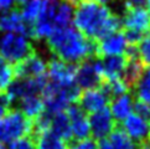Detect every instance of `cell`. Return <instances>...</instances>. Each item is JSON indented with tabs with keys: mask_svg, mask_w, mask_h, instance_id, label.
I'll use <instances>...</instances> for the list:
<instances>
[{
	"mask_svg": "<svg viewBox=\"0 0 150 149\" xmlns=\"http://www.w3.org/2000/svg\"><path fill=\"white\" fill-rule=\"evenodd\" d=\"M63 1H66V3H68V4H71L72 6H73V5H78L81 1H83V0H63Z\"/></svg>",
	"mask_w": 150,
	"mask_h": 149,
	"instance_id": "37",
	"label": "cell"
},
{
	"mask_svg": "<svg viewBox=\"0 0 150 149\" xmlns=\"http://www.w3.org/2000/svg\"><path fill=\"white\" fill-rule=\"evenodd\" d=\"M127 57L122 56H109L103 57L100 60L102 63V72H103V81L104 79H114L123 78L125 66H127Z\"/></svg>",
	"mask_w": 150,
	"mask_h": 149,
	"instance_id": "18",
	"label": "cell"
},
{
	"mask_svg": "<svg viewBox=\"0 0 150 149\" xmlns=\"http://www.w3.org/2000/svg\"><path fill=\"white\" fill-rule=\"evenodd\" d=\"M0 31L1 33L21 34L26 37L31 36V25L26 24L20 14V10L13 9L0 15Z\"/></svg>",
	"mask_w": 150,
	"mask_h": 149,
	"instance_id": "16",
	"label": "cell"
},
{
	"mask_svg": "<svg viewBox=\"0 0 150 149\" xmlns=\"http://www.w3.org/2000/svg\"><path fill=\"white\" fill-rule=\"evenodd\" d=\"M14 78L15 76H14L13 66L0 56V94H3L6 91V88L13 82Z\"/></svg>",
	"mask_w": 150,
	"mask_h": 149,
	"instance_id": "28",
	"label": "cell"
},
{
	"mask_svg": "<svg viewBox=\"0 0 150 149\" xmlns=\"http://www.w3.org/2000/svg\"><path fill=\"white\" fill-rule=\"evenodd\" d=\"M97 149H114V148H113V145L110 144L108 138H104V139H99L98 140Z\"/></svg>",
	"mask_w": 150,
	"mask_h": 149,
	"instance_id": "34",
	"label": "cell"
},
{
	"mask_svg": "<svg viewBox=\"0 0 150 149\" xmlns=\"http://www.w3.org/2000/svg\"><path fill=\"white\" fill-rule=\"evenodd\" d=\"M108 139L114 149H137V145L122 128H115L108 136Z\"/></svg>",
	"mask_w": 150,
	"mask_h": 149,
	"instance_id": "27",
	"label": "cell"
},
{
	"mask_svg": "<svg viewBox=\"0 0 150 149\" xmlns=\"http://www.w3.org/2000/svg\"><path fill=\"white\" fill-rule=\"evenodd\" d=\"M86 1H91V3H96V4H102V5H105V3H108L109 0H86Z\"/></svg>",
	"mask_w": 150,
	"mask_h": 149,
	"instance_id": "36",
	"label": "cell"
},
{
	"mask_svg": "<svg viewBox=\"0 0 150 149\" xmlns=\"http://www.w3.org/2000/svg\"><path fill=\"white\" fill-rule=\"evenodd\" d=\"M9 108H10V106L8 103L6 98L4 97V94H0V118L9 111Z\"/></svg>",
	"mask_w": 150,
	"mask_h": 149,
	"instance_id": "33",
	"label": "cell"
},
{
	"mask_svg": "<svg viewBox=\"0 0 150 149\" xmlns=\"http://www.w3.org/2000/svg\"><path fill=\"white\" fill-rule=\"evenodd\" d=\"M33 132V121L24 116L19 109H9L0 118V143L9 144L21 137L30 136Z\"/></svg>",
	"mask_w": 150,
	"mask_h": 149,
	"instance_id": "4",
	"label": "cell"
},
{
	"mask_svg": "<svg viewBox=\"0 0 150 149\" xmlns=\"http://www.w3.org/2000/svg\"><path fill=\"white\" fill-rule=\"evenodd\" d=\"M73 28L92 41H97L122 29V20L105 5L81 1L73 11Z\"/></svg>",
	"mask_w": 150,
	"mask_h": 149,
	"instance_id": "1",
	"label": "cell"
},
{
	"mask_svg": "<svg viewBox=\"0 0 150 149\" xmlns=\"http://www.w3.org/2000/svg\"><path fill=\"white\" fill-rule=\"evenodd\" d=\"M13 9H16L15 0H0V11L1 13H6Z\"/></svg>",
	"mask_w": 150,
	"mask_h": 149,
	"instance_id": "32",
	"label": "cell"
},
{
	"mask_svg": "<svg viewBox=\"0 0 150 149\" xmlns=\"http://www.w3.org/2000/svg\"><path fill=\"white\" fill-rule=\"evenodd\" d=\"M120 20L122 28L127 31H135L144 36L150 34V11L143 5L125 8Z\"/></svg>",
	"mask_w": 150,
	"mask_h": 149,
	"instance_id": "8",
	"label": "cell"
},
{
	"mask_svg": "<svg viewBox=\"0 0 150 149\" xmlns=\"http://www.w3.org/2000/svg\"><path fill=\"white\" fill-rule=\"evenodd\" d=\"M44 8L45 0H28V3L20 9V14L26 24L33 25L41 16Z\"/></svg>",
	"mask_w": 150,
	"mask_h": 149,
	"instance_id": "24",
	"label": "cell"
},
{
	"mask_svg": "<svg viewBox=\"0 0 150 149\" xmlns=\"http://www.w3.org/2000/svg\"><path fill=\"white\" fill-rule=\"evenodd\" d=\"M46 41L55 57L73 65L96 55L94 41L86 37L73 26L55 28Z\"/></svg>",
	"mask_w": 150,
	"mask_h": 149,
	"instance_id": "2",
	"label": "cell"
},
{
	"mask_svg": "<svg viewBox=\"0 0 150 149\" xmlns=\"http://www.w3.org/2000/svg\"><path fill=\"white\" fill-rule=\"evenodd\" d=\"M65 112L69 121L72 139H84L91 137L88 116L79 108V106L71 104Z\"/></svg>",
	"mask_w": 150,
	"mask_h": 149,
	"instance_id": "15",
	"label": "cell"
},
{
	"mask_svg": "<svg viewBox=\"0 0 150 149\" xmlns=\"http://www.w3.org/2000/svg\"><path fill=\"white\" fill-rule=\"evenodd\" d=\"M19 107H20L19 111L21 113L31 121H34L36 117H39L41 113L45 112L44 101H42L40 94H33L21 98L19 101Z\"/></svg>",
	"mask_w": 150,
	"mask_h": 149,
	"instance_id": "19",
	"label": "cell"
},
{
	"mask_svg": "<svg viewBox=\"0 0 150 149\" xmlns=\"http://www.w3.org/2000/svg\"><path fill=\"white\" fill-rule=\"evenodd\" d=\"M122 129L135 144L137 143L142 144L148 138L150 131V119L144 118L133 112L122 122Z\"/></svg>",
	"mask_w": 150,
	"mask_h": 149,
	"instance_id": "14",
	"label": "cell"
},
{
	"mask_svg": "<svg viewBox=\"0 0 150 149\" xmlns=\"http://www.w3.org/2000/svg\"><path fill=\"white\" fill-rule=\"evenodd\" d=\"M34 51L29 37L21 34L6 33L0 39V56L10 65L23 61Z\"/></svg>",
	"mask_w": 150,
	"mask_h": 149,
	"instance_id": "5",
	"label": "cell"
},
{
	"mask_svg": "<svg viewBox=\"0 0 150 149\" xmlns=\"http://www.w3.org/2000/svg\"><path fill=\"white\" fill-rule=\"evenodd\" d=\"M144 4L146 5V9H148L149 11H150V0H145V3H144Z\"/></svg>",
	"mask_w": 150,
	"mask_h": 149,
	"instance_id": "39",
	"label": "cell"
},
{
	"mask_svg": "<svg viewBox=\"0 0 150 149\" xmlns=\"http://www.w3.org/2000/svg\"><path fill=\"white\" fill-rule=\"evenodd\" d=\"M14 68V76L15 78H35L46 76L47 70V62L34 51L28 57H25L23 61L15 63Z\"/></svg>",
	"mask_w": 150,
	"mask_h": 149,
	"instance_id": "10",
	"label": "cell"
},
{
	"mask_svg": "<svg viewBox=\"0 0 150 149\" xmlns=\"http://www.w3.org/2000/svg\"><path fill=\"white\" fill-rule=\"evenodd\" d=\"M145 0H127L125 1V8L128 6H135V5H143Z\"/></svg>",
	"mask_w": 150,
	"mask_h": 149,
	"instance_id": "35",
	"label": "cell"
},
{
	"mask_svg": "<svg viewBox=\"0 0 150 149\" xmlns=\"http://www.w3.org/2000/svg\"><path fill=\"white\" fill-rule=\"evenodd\" d=\"M47 83L46 76L35 78H14L3 94L6 98L9 106L19 102L21 98L33 94H41L45 84Z\"/></svg>",
	"mask_w": 150,
	"mask_h": 149,
	"instance_id": "6",
	"label": "cell"
},
{
	"mask_svg": "<svg viewBox=\"0 0 150 149\" xmlns=\"http://www.w3.org/2000/svg\"><path fill=\"white\" fill-rule=\"evenodd\" d=\"M137 101L150 106V66L143 68L139 78L133 84Z\"/></svg>",
	"mask_w": 150,
	"mask_h": 149,
	"instance_id": "21",
	"label": "cell"
},
{
	"mask_svg": "<svg viewBox=\"0 0 150 149\" xmlns=\"http://www.w3.org/2000/svg\"><path fill=\"white\" fill-rule=\"evenodd\" d=\"M91 137L93 139H104L115 129V121L108 107L88 116Z\"/></svg>",
	"mask_w": 150,
	"mask_h": 149,
	"instance_id": "13",
	"label": "cell"
},
{
	"mask_svg": "<svg viewBox=\"0 0 150 149\" xmlns=\"http://www.w3.org/2000/svg\"><path fill=\"white\" fill-rule=\"evenodd\" d=\"M0 149H6V147H5V144H1V143H0Z\"/></svg>",
	"mask_w": 150,
	"mask_h": 149,
	"instance_id": "41",
	"label": "cell"
},
{
	"mask_svg": "<svg viewBox=\"0 0 150 149\" xmlns=\"http://www.w3.org/2000/svg\"><path fill=\"white\" fill-rule=\"evenodd\" d=\"M139 149H150V145L148 144V143H142L140 147H139Z\"/></svg>",
	"mask_w": 150,
	"mask_h": 149,
	"instance_id": "38",
	"label": "cell"
},
{
	"mask_svg": "<svg viewBox=\"0 0 150 149\" xmlns=\"http://www.w3.org/2000/svg\"><path fill=\"white\" fill-rule=\"evenodd\" d=\"M96 55L98 57H109V56H122L124 55L129 45L127 44L124 34L117 31L110 35H107L94 42Z\"/></svg>",
	"mask_w": 150,
	"mask_h": 149,
	"instance_id": "11",
	"label": "cell"
},
{
	"mask_svg": "<svg viewBox=\"0 0 150 149\" xmlns=\"http://www.w3.org/2000/svg\"><path fill=\"white\" fill-rule=\"evenodd\" d=\"M146 140H148V144L150 145V131H149V134H148V138H146Z\"/></svg>",
	"mask_w": 150,
	"mask_h": 149,
	"instance_id": "40",
	"label": "cell"
},
{
	"mask_svg": "<svg viewBox=\"0 0 150 149\" xmlns=\"http://www.w3.org/2000/svg\"><path fill=\"white\" fill-rule=\"evenodd\" d=\"M67 149H97V142L92 137L84 139H74V142Z\"/></svg>",
	"mask_w": 150,
	"mask_h": 149,
	"instance_id": "30",
	"label": "cell"
},
{
	"mask_svg": "<svg viewBox=\"0 0 150 149\" xmlns=\"http://www.w3.org/2000/svg\"><path fill=\"white\" fill-rule=\"evenodd\" d=\"M78 106L84 113L92 114L94 112H98L100 109H104L109 104V96L105 93V91L102 86L84 89L81 92L78 97Z\"/></svg>",
	"mask_w": 150,
	"mask_h": 149,
	"instance_id": "12",
	"label": "cell"
},
{
	"mask_svg": "<svg viewBox=\"0 0 150 149\" xmlns=\"http://www.w3.org/2000/svg\"><path fill=\"white\" fill-rule=\"evenodd\" d=\"M79 94L81 89L76 84L71 87H60L47 81L41 91V98L44 101L45 111L47 113L56 114L65 112L71 104H76Z\"/></svg>",
	"mask_w": 150,
	"mask_h": 149,
	"instance_id": "3",
	"label": "cell"
},
{
	"mask_svg": "<svg viewBox=\"0 0 150 149\" xmlns=\"http://www.w3.org/2000/svg\"><path fill=\"white\" fill-rule=\"evenodd\" d=\"M103 82V72H102L100 60L94 58H87L79 65L76 66V77H74V84L84 91V89L98 87Z\"/></svg>",
	"mask_w": 150,
	"mask_h": 149,
	"instance_id": "7",
	"label": "cell"
},
{
	"mask_svg": "<svg viewBox=\"0 0 150 149\" xmlns=\"http://www.w3.org/2000/svg\"><path fill=\"white\" fill-rule=\"evenodd\" d=\"M8 149H36V145L34 138H31L30 136H25L9 143Z\"/></svg>",
	"mask_w": 150,
	"mask_h": 149,
	"instance_id": "29",
	"label": "cell"
},
{
	"mask_svg": "<svg viewBox=\"0 0 150 149\" xmlns=\"http://www.w3.org/2000/svg\"><path fill=\"white\" fill-rule=\"evenodd\" d=\"M134 98L129 93L113 97L108 104V109L110 114L113 116L114 121L123 122L128 116H130L134 112Z\"/></svg>",
	"mask_w": 150,
	"mask_h": 149,
	"instance_id": "17",
	"label": "cell"
},
{
	"mask_svg": "<svg viewBox=\"0 0 150 149\" xmlns=\"http://www.w3.org/2000/svg\"><path fill=\"white\" fill-rule=\"evenodd\" d=\"M35 145L36 149H67V143L60 137L53 134L51 131L41 132L35 134Z\"/></svg>",
	"mask_w": 150,
	"mask_h": 149,
	"instance_id": "22",
	"label": "cell"
},
{
	"mask_svg": "<svg viewBox=\"0 0 150 149\" xmlns=\"http://www.w3.org/2000/svg\"><path fill=\"white\" fill-rule=\"evenodd\" d=\"M73 6L71 4H68L66 1L61 0L58 3L57 8L53 14V25L55 28H66V26H71L72 19H73Z\"/></svg>",
	"mask_w": 150,
	"mask_h": 149,
	"instance_id": "23",
	"label": "cell"
},
{
	"mask_svg": "<svg viewBox=\"0 0 150 149\" xmlns=\"http://www.w3.org/2000/svg\"><path fill=\"white\" fill-rule=\"evenodd\" d=\"M102 88L109 96V98L110 97L113 98V97H117V96L128 93L130 87L123 78H114V79H104Z\"/></svg>",
	"mask_w": 150,
	"mask_h": 149,
	"instance_id": "26",
	"label": "cell"
},
{
	"mask_svg": "<svg viewBox=\"0 0 150 149\" xmlns=\"http://www.w3.org/2000/svg\"><path fill=\"white\" fill-rule=\"evenodd\" d=\"M134 113L150 119V106L140 102V101H137V102H134Z\"/></svg>",
	"mask_w": 150,
	"mask_h": 149,
	"instance_id": "31",
	"label": "cell"
},
{
	"mask_svg": "<svg viewBox=\"0 0 150 149\" xmlns=\"http://www.w3.org/2000/svg\"><path fill=\"white\" fill-rule=\"evenodd\" d=\"M50 131L53 133V134L60 137L61 139H63L65 142L72 139L71 127H69V121H68L66 112H60V113L52 114Z\"/></svg>",
	"mask_w": 150,
	"mask_h": 149,
	"instance_id": "20",
	"label": "cell"
},
{
	"mask_svg": "<svg viewBox=\"0 0 150 149\" xmlns=\"http://www.w3.org/2000/svg\"><path fill=\"white\" fill-rule=\"evenodd\" d=\"M127 66H125V70L124 73H123V79L129 84V87H132L135 81L139 78L140 73L144 68V65L140 62L138 57H127Z\"/></svg>",
	"mask_w": 150,
	"mask_h": 149,
	"instance_id": "25",
	"label": "cell"
},
{
	"mask_svg": "<svg viewBox=\"0 0 150 149\" xmlns=\"http://www.w3.org/2000/svg\"><path fill=\"white\" fill-rule=\"evenodd\" d=\"M46 77L47 81L55 83L60 87H71L74 86V77H76V65L68 63L60 60L52 58L47 62Z\"/></svg>",
	"mask_w": 150,
	"mask_h": 149,
	"instance_id": "9",
	"label": "cell"
}]
</instances>
